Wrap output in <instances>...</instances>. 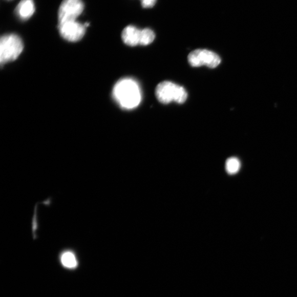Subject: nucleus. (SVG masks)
Masks as SVG:
<instances>
[{"instance_id":"nucleus-1","label":"nucleus","mask_w":297,"mask_h":297,"mask_svg":"<svg viewBox=\"0 0 297 297\" xmlns=\"http://www.w3.org/2000/svg\"><path fill=\"white\" fill-rule=\"evenodd\" d=\"M113 95L120 106L125 109L137 107L141 101V92L138 83L131 78H124L115 84Z\"/></svg>"},{"instance_id":"nucleus-4","label":"nucleus","mask_w":297,"mask_h":297,"mask_svg":"<svg viewBox=\"0 0 297 297\" xmlns=\"http://www.w3.org/2000/svg\"><path fill=\"white\" fill-rule=\"evenodd\" d=\"M188 59L189 63L195 68L206 66L211 69L216 68L221 61L218 54L206 49H197L191 52Z\"/></svg>"},{"instance_id":"nucleus-10","label":"nucleus","mask_w":297,"mask_h":297,"mask_svg":"<svg viewBox=\"0 0 297 297\" xmlns=\"http://www.w3.org/2000/svg\"><path fill=\"white\" fill-rule=\"evenodd\" d=\"M155 33L151 29L146 28L141 30L139 45L146 46L150 45L155 39Z\"/></svg>"},{"instance_id":"nucleus-8","label":"nucleus","mask_w":297,"mask_h":297,"mask_svg":"<svg viewBox=\"0 0 297 297\" xmlns=\"http://www.w3.org/2000/svg\"><path fill=\"white\" fill-rule=\"evenodd\" d=\"M33 0H21L16 10L17 16L22 20L31 18L35 12Z\"/></svg>"},{"instance_id":"nucleus-7","label":"nucleus","mask_w":297,"mask_h":297,"mask_svg":"<svg viewBox=\"0 0 297 297\" xmlns=\"http://www.w3.org/2000/svg\"><path fill=\"white\" fill-rule=\"evenodd\" d=\"M141 30L136 27L129 26L125 27L122 33L123 42L128 46L135 47L139 45Z\"/></svg>"},{"instance_id":"nucleus-5","label":"nucleus","mask_w":297,"mask_h":297,"mask_svg":"<svg viewBox=\"0 0 297 297\" xmlns=\"http://www.w3.org/2000/svg\"><path fill=\"white\" fill-rule=\"evenodd\" d=\"M83 10L81 0H63L58 10V24L76 20Z\"/></svg>"},{"instance_id":"nucleus-11","label":"nucleus","mask_w":297,"mask_h":297,"mask_svg":"<svg viewBox=\"0 0 297 297\" xmlns=\"http://www.w3.org/2000/svg\"><path fill=\"white\" fill-rule=\"evenodd\" d=\"M240 167V161L236 158H230L226 162V169L229 174L233 175L237 173Z\"/></svg>"},{"instance_id":"nucleus-9","label":"nucleus","mask_w":297,"mask_h":297,"mask_svg":"<svg viewBox=\"0 0 297 297\" xmlns=\"http://www.w3.org/2000/svg\"><path fill=\"white\" fill-rule=\"evenodd\" d=\"M61 262L63 266L68 269H74L77 266L78 261L75 254L70 250L62 252Z\"/></svg>"},{"instance_id":"nucleus-12","label":"nucleus","mask_w":297,"mask_h":297,"mask_svg":"<svg viewBox=\"0 0 297 297\" xmlns=\"http://www.w3.org/2000/svg\"><path fill=\"white\" fill-rule=\"evenodd\" d=\"M157 0H141V3H142V6L144 8H151L153 7Z\"/></svg>"},{"instance_id":"nucleus-3","label":"nucleus","mask_w":297,"mask_h":297,"mask_svg":"<svg viewBox=\"0 0 297 297\" xmlns=\"http://www.w3.org/2000/svg\"><path fill=\"white\" fill-rule=\"evenodd\" d=\"M23 49V42L18 35L11 34L3 36L0 40L1 63L14 60L20 55Z\"/></svg>"},{"instance_id":"nucleus-2","label":"nucleus","mask_w":297,"mask_h":297,"mask_svg":"<svg viewBox=\"0 0 297 297\" xmlns=\"http://www.w3.org/2000/svg\"><path fill=\"white\" fill-rule=\"evenodd\" d=\"M155 95L162 103L167 104L172 101L183 103L187 99V93L182 86L172 81H164L159 83L155 89Z\"/></svg>"},{"instance_id":"nucleus-6","label":"nucleus","mask_w":297,"mask_h":297,"mask_svg":"<svg viewBox=\"0 0 297 297\" xmlns=\"http://www.w3.org/2000/svg\"><path fill=\"white\" fill-rule=\"evenodd\" d=\"M58 24L59 33L66 40L76 42L82 38L85 34L86 27L84 24H81L76 20Z\"/></svg>"}]
</instances>
